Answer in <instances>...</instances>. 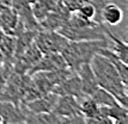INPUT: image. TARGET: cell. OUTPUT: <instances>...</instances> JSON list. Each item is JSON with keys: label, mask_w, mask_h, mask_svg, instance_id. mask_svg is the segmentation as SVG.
<instances>
[{"label": "cell", "mask_w": 128, "mask_h": 124, "mask_svg": "<svg viewBox=\"0 0 128 124\" xmlns=\"http://www.w3.org/2000/svg\"><path fill=\"white\" fill-rule=\"evenodd\" d=\"M92 70L95 73L98 86L106 90L109 93H112L115 97L117 102L122 106L127 107L128 104V93L127 86L123 82L120 75L117 73L116 68L112 66V63L106 57L97 54L90 62Z\"/></svg>", "instance_id": "cell-1"}, {"label": "cell", "mask_w": 128, "mask_h": 124, "mask_svg": "<svg viewBox=\"0 0 128 124\" xmlns=\"http://www.w3.org/2000/svg\"><path fill=\"white\" fill-rule=\"evenodd\" d=\"M68 41L106 40V25L96 20L85 19L77 12H72L67 22L58 30Z\"/></svg>", "instance_id": "cell-2"}, {"label": "cell", "mask_w": 128, "mask_h": 124, "mask_svg": "<svg viewBox=\"0 0 128 124\" xmlns=\"http://www.w3.org/2000/svg\"><path fill=\"white\" fill-rule=\"evenodd\" d=\"M103 48H109L108 38L94 41H68L66 47L62 49L61 55L67 67L72 72L77 73L82 64L90 63L94 56Z\"/></svg>", "instance_id": "cell-3"}, {"label": "cell", "mask_w": 128, "mask_h": 124, "mask_svg": "<svg viewBox=\"0 0 128 124\" xmlns=\"http://www.w3.org/2000/svg\"><path fill=\"white\" fill-rule=\"evenodd\" d=\"M34 43L42 54H52L61 53L62 49L68 43V40L58 31L40 29L35 36Z\"/></svg>", "instance_id": "cell-4"}, {"label": "cell", "mask_w": 128, "mask_h": 124, "mask_svg": "<svg viewBox=\"0 0 128 124\" xmlns=\"http://www.w3.org/2000/svg\"><path fill=\"white\" fill-rule=\"evenodd\" d=\"M68 68L66 62L62 57L61 53H52V54H43L42 57L29 69L26 74L31 75L37 72H52L58 69H65Z\"/></svg>", "instance_id": "cell-5"}, {"label": "cell", "mask_w": 128, "mask_h": 124, "mask_svg": "<svg viewBox=\"0 0 128 124\" xmlns=\"http://www.w3.org/2000/svg\"><path fill=\"white\" fill-rule=\"evenodd\" d=\"M42 53L38 50L35 43L29 47L19 57H17L12 62V70L18 74H26L29 69L42 57Z\"/></svg>", "instance_id": "cell-6"}, {"label": "cell", "mask_w": 128, "mask_h": 124, "mask_svg": "<svg viewBox=\"0 0 128 124\" xmlns=\"http://www.w3.org/2000/svg\"><path fill=\"white\" fill-rule=\"evenodd\" d=\"M58 94L53 93V92H49L44 96L38 97L34 100H30L28 103H23L20 104L25 112L26 113H34V115H37V113H49L53 111L54 109V105L56 103V99H58Z\"/></svg>", "instance_id": "cell-7"}, {"label": "cell", "mask_w": 128, "mask_h": 124, "mask_svg": "<svg viewBox=\"0 0 128 124\" xmlns=\"http://www.w3.org/2000/svg\"><path fill=\"white\" fill-rule=\"evenodd\" d=\"M53 93H55L58 96H73L76 97L77 99H83L84 93L82 90V84H80V79H79L78 74L73 73L71 74L68 78L61 81L60 84H58L52 90Z\"/></svg>", "instance_id": "cell-8"}, {"label": "cell", "mask_w": 128, "mask_h": 124, "mask_svg": "<svg viewBox=\"0 0 128 124\" xmlns=\"http://www.w3.org/2000/svg\"><path fill=\"white\" fill-rule=\"evenodd\" d=\"M52 112L61 117H72L82 115L79 99L73 96H59Z\"/></svg>", "instance_id": "cell-9"}, {"label": "cell", "mask_w": 128, "mask_h": 124, "mask_svg": "<svg viewBox=\"0 0 128 124\" xmlns=\"http://www.w3.org/2000/svg\"><path fill=\"white\" fill-rule=\"evenodd\" d=\"M0 116L4 121V124H18L25 122L26 112L22 105L0 100Z\"/></svg>", "instance_id": "cell-10"}, {"label": "cell", "mask_w": 128, "mask_h": 124, "mask_svg": "<svg viewBox=\"0 0 128 124\" xmlns=\"http://www.w3.org/2000/svg\"><path fill=\"white\" fill-rule=\"evenodd\" d=\"M80 84H82V90H83L84 96H91L100 86L97 82V79L95 76V73L92 70V67L90 63L82 64L79 69L77 70Z\"/></svg>", "instance_id": "cell-11"}, {"label": "cell", "mask_w": 128, "mask_h": 124, "mask_svg": "<svg viewBox=\"0 0 128 124\" xmlns=\"http://www.w3.org/2000/svg\"><path fill=\"white\" fill-rule=\"evenodd\" d=\"M100 18L103 24H106L109 26H116L123 20V10L115 2L108 1L100 10Z\"/></svg>", "instance_id": "cell-12"}, {"label": "cell", "mask_w": 128, "mask_h": 124, "mask_svg": "<svg viewBox=\"0 0 128 124\" xmlns=\"http://www.w3.org/2000/svg\"><path fill=\"white\" fill-rule=\"evenodd\" d=\"M106 38H110V43H109V49L116 55L120 60L124 63H127V57H128V45L126 38H121L112 34L110 30H108L106 26Z\"/></svg>", "instance_id": "cell-13"}, {"label": "cell", "mask_w": 128, "mask_h": 124, "mask_svg": "<svg viewBox=\"0 0 128 124\" xmlns=\"http://www.w3.org/2000/svg\"><path fill=\"white\" fill-rule=\"evenodd\" d=\"M18 24V14L11 6L0 10V30L7 35L13 36Z\"/></svg>", "instance_id": "cell-14"}, {"label": "cell", "mask_w": 128, "mask_h": 124, "mask_svg": "<svg viewBox=\"0 0 128 124\" xmlns=\"http://www.w3.org/2000/svg\"><path fill=\"white\" fill-rule=\"evenodd\" d=\"M100 55H102V56L106 57L109 61L112 63V66L116 68L117 73H118V75H120V78H121V80H122L123 82L126 85H128V67H127V63H124V62H122L118 57L112 53L109 48H103L102 50L98 53Z\"/></svg>", "instance_id": "cell-15"}, {"label": "cell", "mask_w": 128, "mask_h": 124, "mask_svg": "<svg viewBox=\"0 0 128 124\" xmlns=\"http://www.w3.org/2000/svg\"><path fill=\"white\" fill-rule=\"evenodd\" d=\"M60 0H38L37 2H35L31 5V8H32V13L36 20L37 22H41L43 18L50 13L53 10H55V7L59 5Z\"/></svg>", "instance_id": "cell-16"}, {"label": "cell", "mask_w": 128, "mask_h": 124, "mask_svg": "<svg viewBox=\"0 0 128 124\" xmlns=\"http://www.w3.org/2000/svg\"><path fill=\"white\" fill-rule=\"evenodd\" d=\"M89 97L98 106L110 107V106H115L117 104H120V103L115 99V97L112 96V93H109L108 91L104 90V88H102V87H98V88ZM120 105H121V104H120Z\"/></svg>", "instance_id": "cell-17"}, {"label": "cell", "mask_w": 128, "mask_h": 124, "mask_svg": "<svg viewBox=\"0 0 128 124\" xmlns=\"http://www.w3.org/2000/svg\"><path fill=\"white\" fill-rule=\"evenodd\" d=\"M76 12H77L78 14H80L82 17H84L85 19L96 20V18H97V11H96V8L91 5V4L86 2V1H85Z\"/></svg>", "instance_id": "cell-18"}, {"label": "cell", "mask_w": 128, "mask_h": 124, "mask_svg": "<svg viewBox=\"0 0 128 124\" xmlns=\"http://www.w3.org/2000/svg\"><path fill=\"white\" fill-rule=\"evenodd\" d=\"M55 124H85V117L83 115H77V116H72V117L58 116Z\"/></svg>", "instance_id": "cell-19"}, {"label": "cell", "mask_w": 128, "mask_h": 124, "mask_svg": "<svg viewBox=\"0 0 128 124\" xmlns=\"http://www.w3.org/2000/svg\"><path fill=\"white\" fill-rule=\"evenodd\" d=\"M85 124H116L112 118L106 116L100 117H92V118H85Z\"/></svg>", "instance_id": "cell-20"}, {"label": "cell", "mask_w": 128, "mask_h": 124, "mask_svg": "<svg viewBox=\"0 0 128 124\" xmlns=\"http://www.w3.org/2000/svg\"><path fill=\"white\" fill-rule=\"evenodd\" d=\"M61 2L67 7V10L72 13V12H76L83 5L85 0H61Z\"/></svg>", "instance_id": "cell-21"}, {"label": "cell", "mask_w": 128, "mask_h": 124, "mask_svg": "<svg viewBox=\"0 0 128 124\" xmlns=\"http://www.w3.org/2000/svg\"><path fill=\"white\" fill-rule=\"evenodd\" d=\"M112 2L117 4L122 10H124V8L127 7V0H112Z\"/></svg>", "instance_id": "cell-22"}, {"label": "cell", "mask_w": 128, "mask_h": 124, "mask_svg": "<svg viewBox=\"0 0 128 124\" xmlns=\"http://www.w3.org/2000/svg\"><path fill=\"white\" fill-rule=\"evenodd\" d=\"M29 1H30V4H31V5H32V4H35V2H37V1H38V0H29Z\"/></svg>", "instance_id": "cell-23"}, {"label": "cell", "mask_w": 128, "mask_h": 124, "mask_svg": "<svg viewBox=\"0 0 128 124\" xmlns=\"http://www.w3.org/2000/svg\"><path fill=\"white\" fill-rule=\"evenodd\" d=\"M0 124H4V121H2V118H1V116H0Z\"/></svg>", "instance_id": "cell-24"}, {"label": "cell", "mask_w": 128, "mask_h": 124, "mask_svg": "<svg viewBox=\"0 0 128 124\" xmlns=\"http://www.w3.org/2000/svg\"><path fill=\"white\" fill-rule=\"evenodd\" d=\"M18 124H24V122H23V123H18Z\"/></svg>", "instance_id": "cell-25"}]
</instances>
